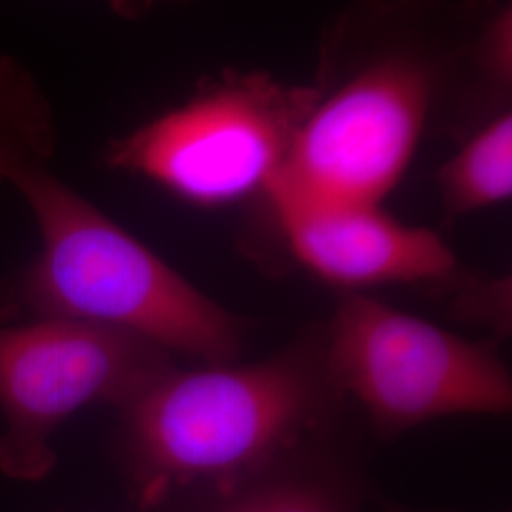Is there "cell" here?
Returning <instances> with one entry per match:
<instances>
[{
    "label": "cell",
    "mask_w": 512,
    "mask_h": 512,
    "mask_svg": "<svg viewBox=\"0 0 512 512\" xmlns=\"http://www.w3.org/2000/svg\"><path fill=\"white\" fill-rule=\"evenodd\" d=\"M387 512H416V511H406V509H389Z\"/></svg>",
    "instance_id": "obj_12"
},
{
    "label": "cell",
    "mask_w": 512,
    "mask_h": 512,
    "mask_svg": "<svg viewBox=\"0 0 512 512\" xmlns=\"http://www.w3.org/2000/svg\"><path fill=\"white\" fill-rule=\"evenodd\" d=\"M435 86L433 67L420 57L368 63L321 95L266 196L380 205L414 158Z\"/></svg>",
    "instance_id": "obj_6"
},
{
    "label": "cell",
    "mask_w": 512,
    "mask_h": 512,
    "mask_svg": "<svg viewBox=\"0 0 512 512\" xmlns=\"http://www.w3.org/2000/svg\"><path fill=\"white\" fill-rule=\"evenodd\" d=\"M294 258L344 289L389 283H444L458 274L437 232L406 226L370 203L268 198Z\"/></svg>",
    "instance_id": "obj_7"
},
{
    "label": "cell",
    "mask_w": 512,
    "mask_h": 512,
    "mask_svg": "<svg viewBox=\"0 0 512 512\" xmlns=\"http://www.w3.org/2000/svg\"><path fill=\"white\" fill-rule=\"evenodd\" d=\"M342 397L323 336L249 365L175 366L122 408L148 497L232 484L293 450Z\"/></svg>",
    "instance_id": "obj_2"
},
{
    "label": "cell",
    "mask_w": 512,
    "mask_h": 512,
    "mask_svg": "<svg viewBox=\"0 0 512 512\" xmlns=\"http://www.w3.org/2000/svg\"><path fill=\"white\" fill-rule=\"evenodd\" d=\"M35 217L40 249L0 293L31 319L124 330L202 365L236 363L245 321L194 287L48 165L8 177Z\"/></svg>",
    "instance_id": "obj_1"
},
{
    "label": "cell",
    "mask_w": 512,
    "mask_h": 512,
    "mask_svg": "<svg viewBox=\"0 0 512 512\" xmlns=\"http://www.w3.org/2000/svg\"><path fill=\"white\" fill-rule=\"evenodd\" d=\"M57 148L54 109L37 76L0 52V183L23 167L48 165Z\"/></svg>",
    "instance_id": "obj_8"
},
{
    "label": "cell",
    "mask_w": 512,
    "mask_h": 512,
    "mask_svg": "<svg viewBox=\"0 0 512 512\" xmlns=\"http://www.w3.org/2000/svg\"><path fill=\"white\" fill-rule=\"evenodd\" d=\"M448 219L471 215L509 200L512 194V116L501 112L476 131L439 171Z\"/></svg>",
    "instance_id": "obj_9"
},
{
    "label": "cell",
    "mask_w": 512,
    "mask_h": 512,
    "mask_svg": "<svg viewBox=\"0 0 512 512\" xmlns=\"http://www.w3.org/2000/svg\"><path fill=\"white\" fill-rule=\"evenodd\" d=\"M323 349L338 391L361 404L382 435L511 410V372L492 342L461 338L376 298H342Z\"/></svg>",
    "instance_id": "obj_4"
},
{
    "label": "cell",
    "mask_w": 512,
    "mask_h": 512,
    "mask_svg": "<svg viewBox=\"0 0 512 512\" xmlns=\"http://www.w3.org/2000/svg\"><path fill=\"white\" fill-rule=\"evenodd\" d=\"M177 366L175 355L124 330L74 319L0 327V471L33 482L52 471V437L78 410H120Z\"/></svg>",
    "instance_id": "obj_5"
},
{
    "label": "cell",
    "mask_w": 512,
    "mask_h": 512,
    "mask_svg": "<svg viewBox=\"0 0 512 512\" xmlns=\"http://www.w3.org/2000/svg\"><path fill=\"white\" fill-rule=\"evenodd\" d=\"M321 92L266 73L228 74L112 141L105 164L198 207L268 190Z\"/></svg>",
    "instance_id": "obj_3"
},
{
    "label": "cell",
    "mask_w": 512,
    "mask_h": 512,
    "mask_svg": "<svg viewBox=\"0 0 512 512\" xmlns=\"http://www.w3.org/2000/svg\"><path fill=\"white\" fill-rule=\"evenodd\" d=\"M217 512H344L338 499L310 484H279L232 501Z\"/></svg>",
    "instance_id": "obj_10"
},
{
    "label": "cell",
    "mask_w": 512,
    "mask_h": 512,
    "mask_svg": "<svg viewBox=\"0 0 512 512\" xmlns=\"http://www.w3.org/2000/svg\"><path fill=\"white\" fill-rule=\"evenodd\" d=\"M484 69L499 86L511 82V10L492 21L482 46Z\"/></svg>",
    "instance_id": "obj_11"
}]
</instances>
